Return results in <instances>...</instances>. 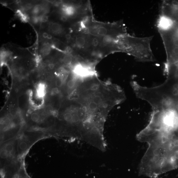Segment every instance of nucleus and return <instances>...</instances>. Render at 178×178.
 <instances>
[{"mask_svg":"<svg viewBox=\"0 0 178 178\" xmlns=\"http://www.w3.org/2000/svg\"><path fill=\"white\" fill-rule=\"evenodd\" d=\"M137 138L148 146L140 164V175L156 178L178 168V118L166 124L147 126Z\"/></svg>","mask_w":178,"mask_h":178,"instance_id":"nucleus-1","label":"nucleus"},{"mask_svg":"<svg viewBox=\"0 0 178 178\" xmlns=\"http://www.w3.org/2000/svg\"><path fill=\"white\" fill-rule=\"evenodd\" d=\"M166 76L161 85L142 89V99L148 102L153 110L165 108L178 100V78L168 75Z\"/></svg>","mask_w":178,"mask_h":178,"instance_id":"nucleus-2","label":"nucleus"},{"mask_svg":"<svg viewBox=\"0 0 178 178\" xmlns=\"http://www.w3.org/2000/svg\"><path fill=\"white\" fill-rule=\"evenodd\" d=\"M153 38V36L138 37L125 35L120 37L118 42L119 51L133 56L138 61L155 62L151 47Z\"/></svg>","mask_w":178,"mask_h":178,"instance_id":"nucleus-3","label":"nucleus"},{"mask_svg":"<svg viewBox=\"0 0 178 178\" xmlns=\"http://www.w3.org/2000/svg\"><path fill=\"white\" fill-rule=\"evenodd\" d=\"M49 138L48 135L40 131L23 129L17 137L18 159L21 161L25 160L27 154L34 144L40 140Z\"/></svg>","mask_w":178,"mask_h":178,"instance_id":"nucleus-4","label":"nucleus"},{"mask_svg":"<svg viewBox=\"0 0 178 178\" xmlns=\"http://www.w3.org/2000/svg\"><path fill=\"white\" fill-rule=\"evenodd\" d=\"M158 31L166 51L167 61L165 63L178 62V20L175 21L169 29Z\"/></svg>","mask_w":178,"mask_h":178,"instance_id":"nucleus-5","label":"nucleus"},{"mask_svg":"<svg viewBox=\"0 0 178 178\" xmlns=\"http://www.w3.org/2000/svg\"><path fill=\"white\" fill-rule=\"evenodd\" d=\"M89 34L99 37L110 36L119 40L120 37L127 34L122 21L108 25L97 22L91 23L87 28Z\"/></svg>","mask_w":178,"mask_h":178,"instance_id":"nucleus-6","label":"nucleus"},{"mask_svg":"<svg viewBox=\"0 0 178 178\" xmlns=\"http://www.w3.org/2000/svg\"><path fill=\"white\" fill-rule=\"evenodd\" d=\"M25 161L18 159L17 138L1 144V169L16 165Z\"/></svg>","mask_w":178,"mask_h":178,"instance_id":"nucleus-7","label":"nucleus"},{"mask_svg":"<svg viewBox=\"0 0 178 178\" xmlns=\"http://www.w3.org/2000/svg\"><path fill=\"white\" fill-rule=\"evenodd\" d=\"M175 21L160 15L157 22L158 30H165L169 29L174 24Z\"/></svg>","mask_w":178,"mask_h":178,"instance_id":"nucleus-8","label":"nucleus"},{"mask_svg":"<svg viewBox=\"0 0 178 178\" xmlns=\"http://www.w3.org/2000/svg\"><path fill=\"white\" fill-rule=\"evenodd\" d=\"M89 36L86 34H79L76 37L75 39V45L79 49L86 48L90 45V39Z\"/></svg>","mask_w":178,"mask_h":178,"instance_id":"nucleus-9","label":"nucleus"},{"mask_svg":"<svg viewBox=\"0 0 178 178\" xmlns=\"http://www.w3.org/2000/svg\"><path fill=\"white\" fill-rule=\"evenodd\" d=\"M50 30L53 34L59 35L62 34L63 30L61 25L58 23H52L50 25Z\"/></svg>","mask_w":178,"mask_h":178,"instance_id":"nucleus-10","label":"nucleus"},{"mask_svg":"<svg viewBox=\"0 0 178 178\" xmlns=\"http://www.w3.org/2000/svg\"><path fill=\"white\" fill-rule=\"evenodd\" d=\"M30 119L33 122L38 123L40 119V115L37 112H33L30 115Z\"/></svg>","mask_w":178,"mask_h":178,"instance_id":"nucleus-11","label":"nucleus"},{"mask_svg":"<svg viewBox=\"0 0 178 178\" xmlns=\"http://www.w3.org/2000/svg\"><path fill=\"white\" fill-rule=\"evenodd\" d=\"M73 59L72 56L69 54L65 55L63 59L64 63L67 65H70L73 62Z\"/></svg>","mask_w":178,"mask_h":178,"instance_id":"nucleus-12","label":"nucleus"},{"mask_svg":"<svg viewBox=\"0 0 178 178\" xmlns=\"http://www.w3.org/2000/svg\"><path fill=\"white\" fill-rule=\"evenodd\" d=\"M37 94L39 97H42L45 95V88L44 85L43 84H41L37 88Z\"/></svg>","mask_w":178,"mask_h":178,"instance_id":"nucleus-13","label":"nucleus"},{"mask_svg":"<svg viewBox=\"0 0 178 178\" xmlns=\"http://www.w3.org/2000/svg\"><path fill=\"white\" fill-rule=\"evenodd\" d=\"M51 49L48 45L44 46L41 50V52L44 55H48L50 53Z\"/></svg>","mask_w":178,"mask_h":178,"instance_id":"nucleus-14","label":"nucleus"},{"mask_svg":"<svg viewBox=\"0 0 178 178\" xmlns=\"http://www.w3.org/2000/svg\"><path fill=\"white\" fill-rule=\"evenodd\" d=\"M43 10V7L38 5H37L34 7L32 11L33 13L37 14L41 12Z\"/></svg>","mask_w":178,"mask_h":178,"instance_id":"nucleus-15","label":"nucleus"},{"mask_svg":"<svg viewBox=\"0 0 178 178\" xmlns=\"http://www.w3.org/2000/svg\"><path fill=\"white\" fill-rule=\"evenodd\" d=\"M45 112L46 114L50 115H52L54 112L53 107L50 106H48L46 107Z\"/></svg>","mask_w":178,"mask_h":178,"instance_id":"nucleus-16","label":"nucleus"},{"mask_svg":"<svg viewBox=\"0 0 178 178\" xmlns=\"http://www.w3.org/2000/svg\"><path fill=\"white\" fill-rule=\"evenodd\" d=\"M39 21L42 22H46L48 21V17L45 15L39 17Z\"/></svg>","mask_w":178,"mask_h":178,"instance_id":"nucleus-17","label":"nucleus"},{"mask_svg":"<svg viewBox=\"0 0 178 178\" xmlns=\"http://www.w3.org/2000/svg\"><path fill=\"white\" fill-rule=\"evenodd\" d=\"M32 7V6L31 3H27L25 5L24 7V9L26 10H30Z\"/></svg>","mask_w":178,"mask_h":178,"instance_id":"nucleus-18","label":"nucleus"},{"mask_svg":"<svg viewBox=\"0 0 178 178\" xmlns=\"http://www.w3.org/2000/svg\"><path fill=\"white\" fill-rule=\"evenodd\" d=\"M59 92V90L57 88H55L52 90V93L53 94H57Z\"/></svg>","mask_w":178,"mask_h":178,"instance_id":"nucleus-19","label":"nucleus"},{"mask_svg":"<svg viewBox=\"0 0 178 178\" xmlns=\"http://www.w3.org/2000/svg\"><path fill=\"white\" fill-rule=\"evenodd\" d=\"M61 19L63 22H66L67 20V18L66 16H63L62 17Z\"/></svg>","mask_w":178,"mask_h":178,"instance_id":"nucleus-20","label":"nucleus"},{"mask_svg":"<svg viewBox=\"0 0 178 178\" xmlns=\"http://www.w3.org/2000/svg\"><path fill=\"white\" fill-rule=\"evenodd\" d=\"M48 35L49 34L47 33L44 32L43 34L42 35L44 38H47Z\"/></svg>","mask_w":178,"mask_h":178,"instance_id":"nucleus-21","label":"nucleus"},{"mask_svg":"<svg viewBox=\"0 0 178 178\" xmlns=\"http://www.w3.org/2000/svg\"><path fill=\"white\" fill-rule=\"evenodd\" d=\"M65 37L68 40H70L71 38V36L69 34H67L65 35Z\"/></svg>","mask_w":178,"mask_h":178,"instance_id":"nucleus-22","label":"nucleus"},{"mask_svg":"<svg viewBox=\"0 0 178 178\" xmlns=\"http://www.w3.org/2000/svg\"><path fill=\"white\" fill-rule=\"evenodd\" d=\"M52 38V36L51 34H49L47 37V38L49 39H51Z\"/></svg>","mask_w":178,"mask_h":178,"instance_id":"nucleus-23","label":"nucleus"}]
</instances>
